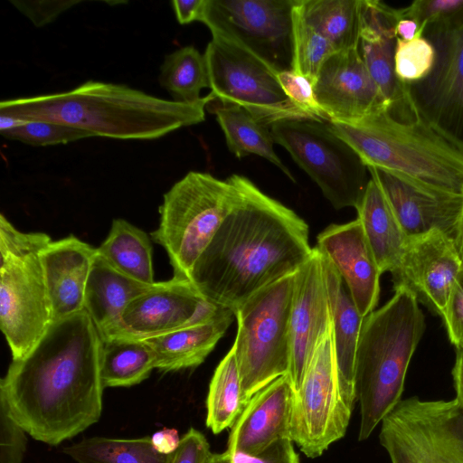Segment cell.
I'll return each mask as SVG.
<instances>
[{"label": "cell", "mask_w": 463, "mask_h": 463, "mask_svg": "<svg viewBox=\"0 0 463 463\" xmlns=\"http://www.w3.org/2000/svg\"><path fill=\"white\" fill-rule=\"evenodd\" d=\"M101 337L85 310L53 321L23 357L12 360L0 399L34 439L55 446L102 412Z\"/></svg>", "instance_id": "6da1fadb"}, {"label": "cell", "mask_w": 463, "mask_h": 463, "mask_svg": "<svg viewBox=\"0 0 463 463\" xmlns=\"http://www.w3.org/2000/svg\"><path fill=\"white\" fill-rule=\"evenodd\" d=\"M241 196L194 263L189 280L233 313L260 289L297 272L313 248L308 225L249 178L232 175Z\"/></svg>", "instance_id": "7a4b0ae2"}, {"label": "cell", "mask_w": 463, "mask_h": 463, "mask_svg": "<svg viewBox=\"0 0 463 463\" xmlns=\"http://www.w3.org/2000/svg\"><path fill=\"white\" fill-rule=\"evenodd\" d=\"M215 96L194 103L160 99L127 85L89 80L64 92L2 100L0 114L46 120L115 139H156L201 123Z\"/></svg>", "instance_id": "3957f363"}, {"label": "cell", "mask_w": 463, "mask_h": 463, "mask_svg": "<svg viewBox=\"0 0 463 463\" xmlns=\"http://www.w3.org/2000/svg\"><path fill=\"white\" fill-rule=\"evenodd\" d=\"M426 328L416 295L405 286L364 317L355 357L358 439H367L402 400L406 373Z\"/></svg>", "instance_id": "277c9868"}, {"label": "cell", "mask_w": 463, "mask_h": 463, "mask_svg": "<svg viewBox=\"0 0 463 463\" xmlns=\"http://www.w3.org/2000/svg\"><path fill=\"white\" fill-rule=\"evenodd\" d=\"M327 123L367 167L463 194V146L420 118L402 123L383 110L354 122Z\"/></svg>", "instance_id": "5b68a950"}, {"label": "cell", "mask_w": 463, "mask_h": 463, "mask_svg": "<svg viewBox=\"0 0 463 463\" xmlns=\"http://www.w3.org/2000/svg\"><path fill=\"white\" fill-rule=\"evenodd\" d=\"M241 196L232 175L221 180L196 171L188 172L164 194L159 226L151 237L165 250L174 278L189 279L194 263Z\"/></svg>", "instance_id": "8992f818"}, {"label": "cell", "mask_w": 463, "mask_h": 463, "mask_svg": "<svg viewBox=\"0 0 463 463\" xmlns=\"http://www.w3.org/2000/svg\"><path fill=\"white\" fill-rule=\"evenodd\" d=\"M294 274L252 295L234 315L232 345L246 404L290 368V312Z\"/></svg>", "instance_id": "52a82bcc"}, {"label": "cell", "mask_w": 463, "mask_h": 463, "mask_svg": "<svg viewBox=\"0 0 463 463\" xmlns=\"http://www.w3.org/2000/svg\"><path fill=\"white\" fill-rule=\"evenodd\" d=\"M269 129L274 142L289 153L335 209L357 207L371 178L368 168L327 122L281 120Z\"/></svg>", "instance_id": "ba28073f"}, {"label": "cell", "mask_w": 463, "mask_h": 463, "mask_svg": "<svg viewBox=\"0 0 463 463\" xmlns=\"http://www.w3.org/2000/svg\"><path fill=\"white\" fill-rule=\"evenodd\" d=\"M381 445L392 463H463V410L458 400H401L383 419Z\"/></svg>", "instance_id": "9c48e42d"}, {"label": "cell", "mask_w": 463, "mask_h": 463, "mask_svg": "<svg viewBox=\"0 0 463 463\" xmlns=\"http://www.w3.org/2000/svg\"><path fill=\"white\" fill-rule=\"evenodd\" d=\"M203 55L217 99L243 108L268 127L281 120L312 119L287 97L279 71L238 43L213 36Z\"/></svg>", "instance_id": "30bf717a"}, {"label": "cell", "mask_w": 463, "mask_h": 463, "mask_svg": "<svg viewBox=\"0 0 463 463\" xmlns=\"http://www.w3.org/2000/svg\"><path fill=\"white\" fill-rule=\"evenodd\" d=\"M354 406L340 382L331 326L294 394L291 440L307 458L321 456L345 436Z\"/></svg>", "instance_id": "8fae6325"}, {"label": "cell", "mask_w": 463, "mask_h": 463, "mask_svg": "<svg viewBox=\"0 0 463 463\" xmlns=\"http://www.w3.org/2000/svg\"><path fill=\"white\" fill-rule=\"evenodd\" d=\"M295 0H206L201 18L213 36L247 49L279 71L291 70Z\"/></svg>", "instance_id": "7c38bea8"}, {"label": "cell", "mask_w": 463, "mask_h": 463, "mask_svg": "<svg viewBox=\"0 0 463 463\" xmlns=\"http://www.w3.org/2000/svg\"><path fill=\"white\" fill-rule=\"evenodd\" d=\"M436 52L430 72L407 84L417 117L463 146V20L422 30Z\"/></svg>", "instance_id": "4fadbf2b"}, {"label": "cell", "mask_w": 463, "mask_h": 463, "mask_svg": "<svg viewBox=\"0 0 463 463\" xmlns=\"http://www.w3.org/2000/svg\"><path fill=\"white\" fill-rule=\"evenodd\" d=\"M40 252L0 260V327L13 360L27 354L52 323Z\"/></svg>", "instance_id": "5bb4252c"}, {"label": "cell", "mask_w": 463, "mask_h": 463, "mask_svg": "<svg viewBox=\"0 0 463 463\" xmlns=\"http://www.w3.org/2000/svg\"><path fill=\"white\" fill-rule=\"evenodd\" d=\"M227 309L205 298L189 279L173 277L156 282L132 299L121 315L118 329L109 337L146 340L206 323Z\"/></svg>", "instance_id": "9a60e30c"}, {"label": "cell", "mask_w": 463, "mask_h": 463, "mask_svg": "<svg viewBox=\"0 0 463 463\" xmlns=\"http://www.w3.org/2000/svg\"><path fill=\"white\" fill-rule=\"evenodd\" d=\"M367 168L408 238L432 231L455 238L463 211V194L402 174Z\"/></svg>", "instance_id": "2e32d148"}, {"label": "cell", "mask_w": 463, "mask_h": 463, "mask_svg": "<svg viewBox=\"0 0 463 463\" xmlns=\"http://www.w3.org/2000/svg\"><path fill=\"white\" fill-rule=\"evenodd\" d=\"M289 325L290 368L288 375L296 392L317 347L332 326L322 256L317 247L294 274Z\"/></svg>", "instance_id": "e0dca14e"}, {"label": "cell", "mask_w": 463, "mask_h": 463, "mask_svg": "<svg viewBox=\"0 0 463 463\" xmlns=\"http://www.w3.org/2000/svg\"><path fill=\"white\" fill-rule=\"evenodd\" d=\"M328 122H354L383 110L387 103L358 49L335 52L313 84Z\"/></svg>", "instance_id": "ac0fdd59"}, {"label": "cell", "mask_w": 463, "mask_h": 463, "mask_svg": "<svg viewBox=\"0 0 463 463\" xmlns=\"http://www.w3.org/2000/svg\"><path fill=\"white\" fill-rule=\"evenodd\" d=\"M399 10L377 0H363L362 28L358 50L372 78L380 89L387 112L396 120L417 119L407 84L394 69Z\"/></svg>", "instance_id": "d6986e66"}, {"label": "cell", "mask_w": 463, "mask_h": 463, "mask_svg": "<svg viewBox=\"0 0 463 463\" xmlns=\"http://www.w3.org/2000/svg\"><path fill=\"white\" fill-rule=\"evenodd\" d=\"M463 269L454 239L439 231L409 238L394 288L405 286L442 317L450 291Z\"/></svg>", "instance_id": "ffe728a7"}, {"label": "cell", "mask_w": 463, "mask_h": 463, "mask_svg": "<svg viewBox=\"0 0 463 463\" xmlns=\"http://www.w3.org/2000/svg\"><path fill=\"white\" fill-rule=\"evenodd\" d=\"M317 241L316 247L340 274L361 316L373 312L379 300L382 272L360 220L330 224L317 235Z\"/></svg>", "instance_id": "44dd1931"}, {"label": "cell", "mask_w": 463, "mask_h": 463, "mask_svg": "<svg viewBox=\"0 0 463 463\" xmlns=\"http://www.w3.org/2000/svg\"><path fill=\"white\" fill-rule=\"evenodd\" d=\"M294 394L288 375L255 393L232 426L226 450L258 455L279 440H291Z\"/></svg>", "instance_id": "7402d4cb"}, {"label": "cell", "mask_w": 463, "mask_h": 463, "mask_svg": "<svg viewBox=\"0 0 463 463\" xmlns=\"http://www.w3.org/2000/svg\"><path fill=\"white\" fill-rule=\"evenodd\" d=\"M97 248L74 235L52 241L40 259L52 322L84 310L87 280Z\"/></svg>", "instance_id": "603a6c76"}, {"label": "cell", "mask_w": 463, "mask_h": 463, "mask_svg": "<svg viewBox=\"0 0 463 463\" xmlns=\"http://www.w3.org/2000/svg\"><path fill=\"white\" fill-rule=\"evenodd\" d=\"M320 253L329 298L333 343L339 378L347 400L354 405L355 357L364 317L359 313L333 263L325 254L321 251Z\"/></svg>", "instance_id": "cb8c5ba5"}, {"label": "cell", "mask_w": 463, "mask_h": 463, "mask_svg": "<svg viewBox=\"0 0 463 463\" xmlns=\"http://www.w3.org/2000/svg\"><path fill=\"white\" fill-rule=\"evenodd\" d=\"M154 284L125 275L96 252L86 284L84 310L101 338L110 336L118 329L128 304Z\"/></svg>", "instance_id": "d4e9b609"}, {"label": "cell", "mask_w": 463, "mask_h": 463, "mask_svg": "<svg viewBox=\"0 0 463 463\" xmlns=\"http://www.w3.org/2000/svg\"><path fill=\"white\" fill-rule=\"evenodd\" d=\"M355 209L380 271L391 273L393 281L400 273L409 238L373 179L370 178Z\"/></svg>", "instance_id": "484cf974"}, {"label": "cell", "mask_w": 463, "mask_h": 463, "mask_svg": "<svg viewBox=\"0 0 463 463\" xmlns=\"http://www.w3.org/2000/svg\"><path fill=\"white\" fill-rule=\"evenodd\" d=\"M233 316V311L227 309L206 323L146 339L155 353L156 369L176 372L203 364L227 331Z\"/></svg>", "instance_id": "4316f807"}, {"label": "cell", "mask_w": 463, "mask_h": 463, "mask_svg": "<svg viewBox=\"0 0 463 463\" xmlns=\"http://www.w3.org/2000/svg\"><path fill=\"white\" fill-rule=\"evenodd\" d=\"M206 109L215 115L227 146L237 158L256 155L267 159L282 171L291 181L295 178L274 150L269 127L258 121L243 108L214 99Z\"/></svg>", "instance_id": "83f0119b"}, {"label": "cell", "mask_w": 463, "mask_h": 463, "mask_svg": "<svg viewBox=\"0 0 463 463\" xmlns=\"http://www.w3.org/2000/svg\"><path fill=\"white\" fill-rule=\"evenodd\" d=\"M298 7L307 24L336 52L358 49L363 0H298Z\"/></svg>", "instance_id": "f1b7e54d"}, {"label": "cell", "mask_w": 463, "mask_h": 463, "mask_svg": "<svg viewBox=\"0 0 463 463\" xmlns=\"http://www.w3.org/2000/svg\"><path fill=\"white\" fill-rule=\"evenodd\" d=\"M97 252L125 275L145 284L156 283L149 236L124 219H115Z\"/></svg>", "instance_id": "f546056e"}, {"label": "cell", "mask_w": 463, "mask_h": 463, "mask_svg": "<svg viewBox=\"0 0 463 463\" xmlns=\"http://www.w3.org/2000/svg\"><path fill=\"white\" fill-rule=\"evenodd\" d=\"M156 356L146 340L101 338L100 376L104 388L140 383L156 369Z\"/></svg>", "instance_id": "4dcf8cb0"}, {"label": "cell", "mask_w": 463, "mask_h": 463, "mask_svg": "<svg viewBox=\"0 0 463 463\" xmlns=\"http://www.w3.org/2000/svg\"><path fill=\"white\" fill-rule=\"evenodd\" d=\"M245 406L240 373L232 346L219 363L210 382L206 398L207 428L214 434L232 428Z\"/></svg>", "instance_id": "1f68e13d"}, {"label": "cell", "mask_w": 463, "mask_h": 463, "mask_svg": "<svg viewBox=\"0 0 463 463\" xmlns=\"http://www.w3.org/2000/svg\"><path fill=\"white\" fill-rule=\"evenodd\" d=\"M63 452L77 463H170L172 457L156 451L150 437H91L64 448Z\"/></svg>", "instance_id": "d6a6232c"}, {"label": "cell", "mask_w": 463, "mask_h": 463, "mask_svg": "<svg viewBox=\"0 0 463 463\" xmlns=\"http://www.w3.org/2000/svg\"><path fill=\"white\" fill-rule=\"evenodd\" d=\"M158 80L174 101H199L203 98L200 97L201 90L210 88L204 55L192 45L175 50L165 57Z\"/></svg>", "instance_id": "836d02e7"}, {"label": "cell", "mask_w": 463, "mask_h": 463, "mask_svg": "<svg viewBox=\"0 0 463 463\" xmlns=\"http://www.w3.org/2000/svg\"><path fill=\"white\" fill-rule=\"evenodd\" d=\"M336 52L334 46L304 20L298 0L292 12L291 71L309 79L313 84L323 64Z\"/></svg>", "instance_id": "e575fe53"}, {"label": "cell", "mask_w": 463, "mask_h": 463, "mask_svg": "<svg viewBox=\"0 0 463 463\" xmlns=\"http://www.w3.org/2000/svg\"><path fill=\"white\" fill-rule=\"evenodd\" d=\"M435 58V49L424 36H416L411 41L397 37L394 69L402 82L412 84L423 80L430 72Z\"/></svg>", "instance_id": "d590c367"}, {"label": "cell", "mask_w": 463, "mask_h": 463, "mask_svg": "<svg viewBox=\"0 0 463 463\" xmlns=\"http://www.w3.org/2000/svg\"><path fill=\"white\" fill-rule=\"evenodd\" d=\"M1 135L5 138L18 140L31 146L66 144L94 137L82 129L46 120H29L24 125L2 131Z\"/></svg>", "instance_id": "8d00e7d4"}, {"label": "cell", "mask_w": 463, "mask_h": 463, "mask_svg": "<svg viewBox=\"0 0 463 463\" xmlns=\"http://www.w3.org/2000/svg\"><path fill=\"white\" fill-rule=\"evenodd\" d=\"M401 18L414 20L422 30L433 24H454L463 20V0H416L399 8Z\"/></svg>", "instance_id": "74e56055"}, {"label": "cell", "mask_w": 463, "mask_h": 463, "mask_svg": "<svg viewBox=\"0 0 463 463\" xmlns=\"http://www.w3.org/2000/svg\"><path fill=\"white\" fill-rule=\"evenodd\" d=\"M278 80L290 101L314 120L327 121L314 91L313 82L291 70L278 72Z\"/></svg>", "instance_id": "f35d334b"}, {"label": "cell", "mask_w": 463, "mask_h": 463, "mask_svg": "<svg viewBox=\"0 0 463 463\" xmlns=\"http://www.w3.org/2000/svg\"><path fill=\"white\" fill-rule=\"evenodd\" d=\"M51 237L43 232H23L17 230L3 214L0 216L1 258L26 255L42 251Z\"/></svg>", "instance_id": "ab89813d"}, {"label": "cell", "mask_w": 463, "mask_h": 463, "mask_svg": "<svg viewBox=\"0 0 463 463\" xmlns=\"http://www.w3.org/2000/svg\"><path fill=\"white\" fill-rule=\"evenodd\" d=\"M26 433L0 399V463H23L27 445Z\"/></svg>", "instance_id": "60d3db41"}, {"label": "cell", "mask_w": 463, "mask_h": 463, "mask_svg": "<svg viewBox=\"0 0 463 463\" xmlns=\"http://www.w3.org/2000/svg\"><path fill=\"white\" fill-rule=\"evenodd\" d=\"M205 463H300L293 441L282 439L258 455L243 453H210Z\"/></svg>", "instance_id": "b9f144b4"}, {"label": "cell", "mask_w": 463, "mask_h": 463, "mask_svg": "<svg viewBox=\"0 0 463 463\" xmlns=\"http://www.w3.org/2000/svg\"><path fill=\"white\" fill-rule=\"evenodd\" d=\"M450 343L463 347V269L454 283L442 316Z\"/></svg>", "instance_id": "7bdbcfd3"}, {"label": "cell", "mask_w": 463, "mask_h": 463, "mask_svg": "<svg viewBox=\"0 0 463 463\" xmlns=\"http://www.w3.org/2000/svg\"><path fill=\"white\" fill-rule=\"evenodd\" d=\"M11 3L32 23L41 27L52 23L61 14L81 3L79 0L69 1H11Z\"/></svg>", "instance_id": "ee69618b"}, {"label": "cell", "mask_w": 463, "mask_h": 463, "mask_svg": "<svg viewBox=\"0 0 463 463\" xmlns=\"http://www.w3.org/2000/svg\"><path fill=\"white\" fill-rule=\"evenodd\" d=\"M210 453V445L205 436L198 430L190 428L181 438L170 463H205Z\"/></svg>", "instance_id": "f6af8a7d"}, {"label": "cell", "mask_w": 463, "mask_h": 463, "mask_svg": "<svg viewBox=\"0 0 463 463\" xmlns=\"http://www.w3.org/2000/svg\"><path fill=\"white\" fill-rule=\"evenodd\" d=\"M206 0H174L172 5L180 24L201 21Z\"/></svg>", "instance_id": "bcb514c9"}, {"label": "cell", "mask_w": 463, "mask_h": 463, "mask_svg": "<svg viewBox=\"0 0 463 463\" xmlns=\"http://www.w3.org/2000/svg\"><path fill=\"white\" fill-rule=\"evenodd\" d=\"M151 443L155 449L161 454H173L180 444L178 431L173 428H164L152 434Z\"/></svg>", "instance_id": "7dc6e473"}, {"label": "cell", "mask_w": 463, "mask_h": 463, "mask_svg": "<svg viewBox=\"0 0 463 463\" xmlns=\"http://www.w3.org/2000/svg\"><path fill=\"white\" fill-rule=\"evenodd\" d=\"M451 373L456 399L463 410V347L456 348V359Z\"/></svg>", "instance_id": "c3c4849f"}, {"label": "cell", "mask_w": 463, "mask_h": 463, "mask_svg": "<svg viewBox=\"0 0 463 463\" xmlns=\"http://www.w3.org/2000/svg\"><path fill=\"white\" fill-rule=\"evenodd\" d=\"M420 27L419 24L412 19L410 18H399L396 27V36L404 41H411L419 35Z\"/></svg>", "instance_id": "681fc988"}, {"label": "cell", "mask_w": 463, "mask_h": 463, "mask_svg": "<svg viewBox=\"0 0 463 463\" xmlns=\"http://www.w3.org/2000/svg\"><path fill=\"white\" fill-rule=\"evenodd\" d=\"M28 121L11 115L0 114V132L20 127Z\"/></svg>", "instance_id": "f907efd6"}, {"label": "cell", "mask_w": 463, "mask_h": 463, "mask_svg": "<svg viewBox=\"0 0 463 463\" xmlns=\"http://www.w3.org/2000/svg\"><path fill=\"white\" fill-rule=\"evenodd\" d=\"M454 241L458 251L459 257L463 263V211L458 223V231L454 238Z\"/></svg>", "instance_id": "816d5d0a"}]
</instances>
